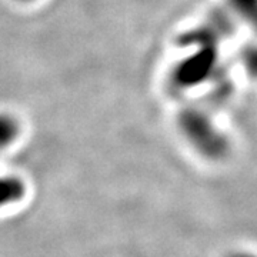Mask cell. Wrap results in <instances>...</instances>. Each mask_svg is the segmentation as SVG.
Wrapping results in <instances>:
<instances>
[{
  "instance_id": "cell-4",
  "label": "cell",
  "mask_w": 257,
  "mask_h": 257,
  "mask_svg": "<svg viewBox=\"0 0 257 257\" xmlns=\"http://www.w3.org/2000/svg\"><path fill=\"white\" fill-rule=\"evenodd\" d=\"M241 60L248 73L257 77V46H250L243 50Z\"/></svg>"
},
{
  "instance_id": "cell-3",
  "label": "cell",
  "mask_w": 257,
  "mask_h": 257,
  "mask_svg": "<svg viewBox=\"0 0 257 257\" xmlns=\"http://www.w3.org/2000/svg\"><path fill=\"white\" fill-rule=\"evenodd\" d=\"M0 128H2V142H3V145L10 143L18 135V124H16V121L12 117H8V116L2 117Z\"/></svg>"
},
{
  "instance_id": "cell-5",
  "label": "cell",
  "mask_w": 257,
  "mask_h": 257,
  "mask_svg": "<svg viewBox=\"0 0 257 257\" xmlns=\"http://www.w3.org/2000/svg\"><path fill=\"white\" fill-rule=\"evenodd\" d=\"M229 257H257L254 254H250V253H234V254H231Z\"/></svg>"
},
{
  "instance_id": "cell-2",
  "label": "cell",
  "mask_w": 257,
  "mask_h": 257,
  "mask_svg": "<svg viewBox=\"0 0 257 257\" xmlns=\"http://www.w3.org/2000/svg\"><path fill=\"white\" fill-rule=\"evenodd\" d=\"M229 6L257 32V0H229Z\"/></svg>"
},
{
  "instance_id": "cell-1",
  "label": "cell",
  "mask_w": 257,
  "mask_h": 257,
  "mask_svg": "<svg viewBox=\"0 0 257 257\" xmlns=\"http://www.w3.org/2000/svg\"><path fill=\"white\" fill-rule=\"evenodd\" d=\"M177 124L186 140L202 156L209 160H221L227 156L230 150L229 139L200 107H183L179 111Z\"/></svg>"
}]
</instances>
